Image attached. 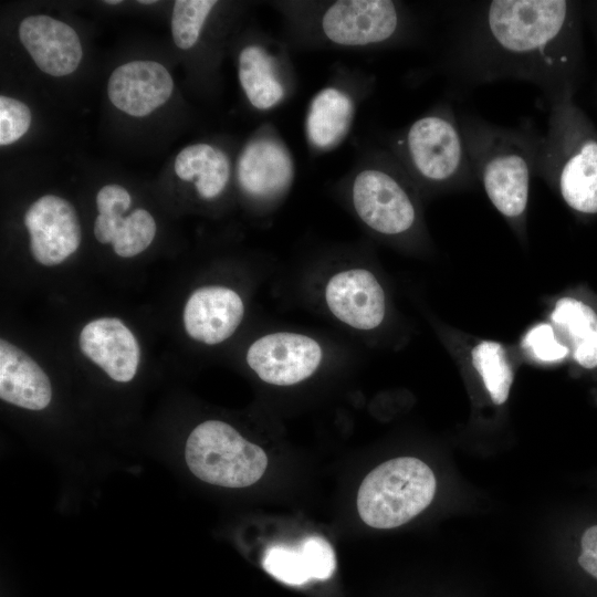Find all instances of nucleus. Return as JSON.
<instances>
[{
	"label": "nucleus",
	"instance_id": "11",
	"mask_svg": "<svg viewBox=\"0 0 597 597\" xmlns=\"http://www.w3.org/2000/svg\"><path fill=\"white\" fill-rule=\"evenodd\" d=\"M24 224L31 254L40 264L57 265L80 247L82 231L77 213L59 196L46 195L34 201L24 214Z\"/></svg>",
	"mask_w": 597,
	"mask_h": 597
},
{
	"label": "nucleus",
	"instance_id": "8",
	"mask_svg": "<svg viewBox=\"0 0 597 597\" xmlns=\"http://www.w3.org/2000/svg\"><path fill=\"white\" fill-rule=\"evenodd\" d=\"M189 470L201 481L226 488L258 482L268 467L265 451L220 420L199 423L185 447Z\"/></svg>",
	"mask_w": 597,
	"mask_h": 597
},
{
	"label": "nucleus",
	"instance_id": "31",
	"mask_svg": "<svg viewBox=\"0 0 597 597\" xmlns=\"http://www.w3.org/2000/svg\"><path fill=\"white\" fill-rule=\"evenodd\" d=\"M584 17L587 21L595 39L596 51H597V0L594 1H584ZM595 98L597 105V78L595 84Z\"/></svg>",
	"mask_w": 597,
	"mask_h": 597
},
{
	"label": "nucleus",
	"instance_id": "32",
	"mask_svg": "<svg viewBox=\"0 0 597 597\" xmlns=\"http://www.w3.org/2000/svg\"><path fill=\"white\" fill-rule=\"evenodd\" d=\"M105 3H108V4H118L121 3L122 1L121 0H108V1H104Z\"/></svg>",
	"mask_w": 597,
	"mask_h": 597
},
{
	"label": "nucleus",
	"instance_id": "25",
	"mask_svg": "<svg viewBox=\"0 0 597 597\" xmlns=\"http://www.w3.org/2000/svg\"><path fill=\"white\" fill-rule=\"evenodd\" d=\"M156 233V222L145 209L134 210L118 223L112 244L122 258H132L146 250Z\"/></svg>",
	"mask_w": 597,
	"mask_h": 597
},
{
	"label": "nucleus",
	"instance_id": "16",
	"mask_svg": "<svg viewBox=\"0 0 597 597\" xmlns=\"http://www.w3.org/2000/svg\"><path fill=\"white\" fill-rule=\"evenodd\" d=\"M19 36L36 66L52 76L73 73L83 56L76 31L60 20L45 14L24 18Z\"/></svg>",
	"mask_w": 597,
	"mask_h": 597
},
{
	"label": "nucleus",
	"instance_id": "10",
	"mask_svg": "<svg viewBox=\"0 0 597 597\" xmlns=\"http://www.w3.org/2000/svg\"><path fill=\"white\" fill-rule=\"evenodd\" d=\"M321 344L313 337L293 332H275L255 339L245 360L264 383L293 386L313 376L323 362Z\"/></svg>",
	"mask_w": 597,
	"mask_h": 597
},
{
	"label": "nucleus",
	"instance_id": "18",
	"mask_svg": "<svg viewBox=\"0 0 597 597\" xmlns=\"http://www.w3.org/2000/svg\"><path fill=\"white\" fill-rule=\"evenodd\" d=\"M357 111L354 93L342 84H328L312 97L305 115L304 132L315 153L334 149L346 138Z\"/></svg>",
	"mask_w": 597,
	"mask_h": 597
},
{
	"label": "nucleus",
	"instance_id": "15",
	"mask_svg": "<svg viewBox=\"0 0 597 597\" xmlns=\"http://www.w3.org/2000/svg\"><path fill=\"white\" fill-rule=\"evenodd\" d=\"M174 81L168 70L155 61H132L116 67L107 84L112 104L135 117L149 115L172 94Z\"/></svg>",
	"mask_w": 597,
	"mask_h": 597
},
{
	"label": "nucleus",
	"instance_id": "6",
	"mask_svg": "<svg viewBox=\"0 0 597 597\" xmlns=\"http://www.w3.org/2000/svg\"><path fill=\"white\" fill-rule=\"evenodd\" d=\"M436 486L432 470L420 459L388 460L371 470L359 485L358 514L374 528L398 527L431 503Z\"/></svg>",
	"mask_w": 597,
	"mask_h": 597
},
{
	"label": "nucleus",
	"instance_id": "9",
	"mask_svg": "<svg viewBox=\"0 0 597 597\" xmlns=\"http://www.w3.org/2000/svg\"><path fill=\"white\" fill-rule=\"evenodd\" d=\"M295 174L293 155L271 124L245 143L234 166L240 191L260 208L279 205L291 190Z\"/></svg>",
	"mask_w": 597,
	"mask_h": 597
},
{
	"label": "nucleus",
	"instance_id": "22",
	"mask_svg": "<svg viewBox=\"0 0 597 597\" xmlns=\"http://www.w3.org/2000/svg\"><path fill=\"white\" fill-rule=\"evenodd\" d=\"M551 320L566 336L574 359L585 368L597 367V314L585 303L563 297L557 301Z\"/></svg>",
	"mask_w": 597,
	"mask_h": 597
},
{
	"label": "nucleus",
	"instance_id": "2",
	"mask_svg": "<svg viewBox=\"0 0 597 597\" xmlns=\"http://www.w3.org/2000/svg\"><path fill=\"white\" fill-rule=\"evenodd\" d=\"M459 124L475 175L494 208L520 221L526 211L541 133L530 125L505 127L461 113Z\"/></svg>",
	"mask_w": 597,
	"mask_h": 597
},
{
	"label": "nucleus",
	"instance_id": "26",
	"mask_svg": "<svg viewBox=\"0 0 597 597\" xmlns=\"http://www.w3.org/2000/svg\"><path fill=\"white\" fill-rule=\"evenodd\" d=\"M31 111L27 104L15 98L0 96V146H8L20 139L30 128Z\"/></svg>",
	"mask_w": 597,
	"mask_h": 597
},
{
	"label": "nucleus",
	"instance_id": "27",
	"mask_svg": "<svg viewBox=\"0 0 597 597\" xmlns=\"http://www.w3.org/2000/svg\"><path fill=\"white\" fill-rule=\"evenodd\" d=\"M523 346L536 359L546 363L561 360L569 353V348L556 338L553 327L545 323L528 331L523 339Z\"/></svg>",
	"mask_w": 597,
	"mask_h": 597
},
{
	"label": "nucleus",
	"instance_id": "24",
	"mask_svg": "<svg viewBox=\"0 0 597 597\" xmlns=\"http://www.w3.org/2000/svg\"><path fill=\"white\" fill-rule=\"evenodd\" d=\"M216 0H177L174 2L171 34L175 44L181 50L193 48L199 41Z\"/></svg>",
	"mask_w": 597,
	"mask_h": 597
},
{
	"label": "nucleus",
	"instance_id": "29",
	"mask_svg": "<svg viewBox=\"0 0 597 597\" xmlns=\"http://www.w3.org/2000/svg\"><path fill=\"white\" fill-rule=\"evenodd\" d=\"M132 203L129 192L122 186L111 184L102 187L96 195L98 214L123 216Z\"/></svg>",
	"mask_w": 597,
	"mask_h": 597
},
{
	"label": "nucleus",
	"instance_id": "3",
	"mask_svg": "<svg viewBox=\"0 0 597 597\" xmlns=\"http://www.w3.org/2000/svg\"><path fill=\"white\" fill-rule=\"evenodd\" d=\"M534 176L553 187L575 212L597 214V126L575 96L548 104Z\"/></svg>",
	"mask_w": 597,
	"mask_h": 597
},
{
	"label": "nucleus",
	"instance_id": "7",
	"mask_svg": "<svg viewBox=\"0 0 597 597\" xmlns=\"http://www.w3.org/2000/svg\"><path fill=\"white\" fill-rule=\"evenodd\" d=\"M325 42L345 49H375L413 40L417 22L408 8L391 0H337L324 3L313 23Z\"/></svg>",
	"mask_w": 597,
	"mask_h": 597
},
{
	"label": "nucleus",
	"instance_id": "23",
	"mask_svg": "<svg viewBox=\"0 0 597 597\" xmlns=\"http://www.w3.org/2000/svg\"><path fill=\"white\" fill-rule=\"evenodd\" d=\"M472 363L495 405L506 401L513 383V373L504 347L496 342L484 341L472 350Z\"/></svg>",
	"mask_w": 597,
	"mask_h": 597
},
{
	"label": "nucleus",
	"instance_id": "14",
	"mask_svg": "<svg viewBox=\"0 0 597 597\" xmlns=\"http://www.w3.org/2000/svg\"><path fill=\"white\" fill-rule=\"evenodd\" d=\"M244 316V304L238 292L222 285L195 290L182 313L184 327L192 339L217 345L231 337Z\"/></svg>",
	"mask_w": 597,
	"mask_h": 597
},
{
	"label": "nucleus",
	"instance_id": "21",
	"mask_svg": "<svg viewBox=\"0 0 597 597\" xmlns=\"http://www.w3.org/2000/svg\"><path fill=\"white\" fill-rule=\"evenodd\" d=\"M174 169L179 179L192 182L197 196L206 201L222 196L232 176L229 155L222 148L207 143L182 148L176 156Z\"/></svg>",
	"mask_w": 597,
	"mask_h": 597
},
{
	"label": "nucleus",
	"instance_id": "4",
	"mask_svg": "<svg viewBox=\"0 0 597 597\" xmlns=\"http://www.w3.org/2000/svg\"><path fill=\"white\" fill-rule=\"evenodd\" d=\"M387 148L417 188L442 190L476 180L458 115L449 102L437 103L397 132Z\"/></svg>",
	"mask_w": 597,
	"mask_h": 597
},
{
	"label": "nucleus",
	"instance_id": "13",
	"mask_svg": "<svg viewBox=\"0 0 597 597\" xmlns=\"http://www.w3.org/2000/svg\"><path fill=\"white\" fill-rule=\"evenodd\" d=\"M241 88L258 111H272L289 98L294 77L285 53L270 42L244 45L238 56Z\"/></svg>",
	"mask_w": 597,
	"mask_h": 597
},
{
	"label": "nucleus",
	"instance_id": "28",
	"mask_svg": "<svg viewBox=\"0 0 597 597\" xmlns=\"http://www.w3.org/2000/svg\"><path fill=\"white\" fill-rule=\"evenodd\" d=\"M576 562L584 573L597 580V522L582 530Z\"/></svg>",
	"mask_w": 597,
	"mask_h": 597
},
{
	"label": "nucleus",
	"instance_id": "19",
	"mask_svg": "<svg viewBox=\"0 0 597 597\" xmlns=\"http://www.w3.org/2000/svg\"><path fill=\"white\" fill-rule=\"evenodd\" d=\"M0 397L8 404L42 410L52 398V387L44 370L22 349L0 341Z\"/></svg>",
	"mask_w": 597,
	"mask_h": 597
},
{
	"label": "nucleus",
	"instance_id": "12",
	"mask_svg": "<svg viewBox=\"0 0 597 597\" xmlns=\"http://www.w3.org/2000/svg\"><path fill=\"white\" fill-rule=\"evenodd\" d=\"M325 304L331 314L357 331L377 328L386 315V296L378 279L367 269L336 272L325 284Z\"/></svg>",
	"mask_w": 597,
	"mask_h": 597
},
{
	"label": "nucleus",
	"instance_id": "5",
	"mask_svg": "<svg viewBox=\"0 0 597 597\" xmlns=\"http://www.w3.org/2000/svg\"><path fill=\"white\" fill-rule=\"evenodd\" d=\"M416 189L388 148L365 155L348 180L355 214L373 232L385 237L406 235L416 228Z\"/></svg>",
	"mask_w": 597,
	"mask_h": 597
},
{
	"label": "nucleus",
	"instance_id": "20",
	"mask_svg": "<svg viewBox=\"0 0 597 597\" xmlns=\"http://www.w3.org/2000/svg\"><path fill=\"white\" fill-rule=\"evenodd\" d=\"M262 565L284 584L302 585L312 578H329L335 570V555L326 540L311 536L298 546L279 544L269 547Z\"/></svg>",
	"mask_w": 597,
	"mask_h": 597
},
{
	"label": "nucleus",
	"instance_id": "17",
	"mask_svg": "<svg viewBox=\"0 0 597 597\" xmlns=\"http://www.w3.org/2000/svg\"><path fill=\"white\" fill-rule=\"evenodd\" d=\"M81 352L112 379L130 381L139 365L140 350L135 335L116 317H101L81 331Z\"/></svg>",
	"mask_w": 597,
	"mask_h": 597
},
{
	"label": "nucleus",
	"instance_id": "30",
	"mask_svg": "<svg viewBox=\"0 0 597 597\" xmlns=\"http://www.w3.org/2000/svg\"><path fill=\"white\" fill-rule=\"evenodd\" d=\"M123 216L98 214L94 222V235L103 244L112 243L118 223Z\"/></svg>",
	"mask_w": 597,
	"mask_h": 597
},
{
	"label": "nucleus",
	"instance_id": "33",
	"mask_svg": "<svg viewBox=\"0 0 597 597\" xmlns=\"http://www.w3.org/2000/svg\"><path fill=\"white\" fill-rule=\"evenodd\" d=\"M139 3H143V4H149V3H156L157 1H154V0H144V1H138Z\"/></svg>",
	"mask_w": 597,
	"mask_h": 597
},
{
	"label": "nucleus",
	"instance_id": "1",
	"mask_svg": "<svg viewBox=\"0 0 597 597\" xmlns=\"http://www.w3.org/2000/svg\"><path fill=\"white\" fill-rule=\"evenodd\" d=\"M451 13L440 69L457 90L522 81L547 105L576 95L585 74L583 1H468Z\"/></svg>",
	"mask_w": 597,
	"mask_h": 597
}]
</instances>
